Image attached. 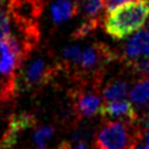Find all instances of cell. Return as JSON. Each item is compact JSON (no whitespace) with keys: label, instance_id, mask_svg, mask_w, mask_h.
Segmentation results:
<instances>
[{"label":"cell","instance_id":"22","mask_svg":"<svg viewBox=\"0 0 149 149\" xmlns=\"http://www.w3.org/2000/svg\"><path fill=\"white\" fill-rule=\"evenodd\" d=\"M138 149H149V147L148 146H144V147H139Z\"/></svg>","mask_w":149,"mask_h":149},{"label":"cell","instance_id":"7","mask_svg":"<svg viewBox=\"0 0 149 149\" xmlns=\"http://www.w3.org/2000/svg\"><path fill=\"white\" fill-rule=\"evenodd\" d=\"M32 123H34V118L26 113L11 117L9 127L1 139V143H0V149H10L16 143L19 134L24 129L29 128Z\"/></svg>","mask_w":149,"mask_h":149},{"label":"cell","instance_id":"23","mask_svg":"<svg viewBox=\"0 0 149 149\" xmlns=\"http://www.w3.org/2000/svg\"><path fill=\"white\" fill-rule=\"evenodd\" d=\"M147 29L149 30V19H148V22H147Z\"/></svg>","mask_w":149,"mask_h":149},{"label":"cell","instance_id":"12","mask_svg":"<svg viewBox=\"0 0 149 149\" xmlns=\"http://www.w3.org/2000/svg\"><path fill=\"white\" fill-rule=\"evenodd\" d=\"M128 92V83L125 81H114L109 83L103 91V98L107 102H113L122 100L127 96Z\"/></svg>","mask_w":149,"mask_h":149},{"label":"cell","instance_id":"24","mask_svg":"<svg viewBox=\"0 0 149 149\" xmlns=\"http://www.w3.org/2000/svg\"><path fill=\"white\" fill-rule=\"evenodd\" d=\"M124 149H132V148H124Z\"/></svg>","mask_w":149,"mask_h":149},{"label":"cell","instance_id":"6","mask_svg":"<svg viewBox=\"0 0 149 149\" xmlns=\"http://www.w3.org/2000/svg\"><path fill=\"white\" fill-rule=\"evenodd\" d=\"M124 55L133 62L141 61L149 56V30L137 32L124 46Z\"/></svg>","mask_w":149,"mask_h":149},{"label":"cell","instance_id":"5","mask_svg":"<svg viewBox=\"0 0 149 149\" xmlns=\"http://www.w3.org/2000/svg\"><path fill=\"white\" fill-rule=\"evenodd\" d=\"M100 113L101 117L104 119L123 118V120H127V122H136L138 119V113L134 109L132 102L127 100L108 102L101 107Z\"/></svg>","mask_w":149,"mask_h":149},{"label":"cell","instance_id":"8","mask_svg":"<svg viewBox=\"0 0 149 149\" xmlns=\"http://www.w3.org/2000/svg\"><path fill=\"white\" fill-rule=\"evenodd\" d=\"M100 97L91 92H81L74 98V109L78 117H92L100 111Z\"/></svg>","mask_w":149,"mask_h":149},{"label":"cell","instance_id":"21","mask_svg":"<svg viewBox=\"0 0 149 149\" xmlns=\"http://www.w3.org/2000/svg\"><path fill=\"white\" fill-rule=\"evenodd\" d=\"M144 141H146V144L149 147V129H147L146 134H144Z\"/></svg>","mask_w":149,"mask_h":149},{"label":"cell","instance_id":"9","mask_svg":"<svg viewBox=\"0 0 149 149\" xmlns=\"http://www.w3.org/2000/svg\"><path fill=\"white\" fill-rule=\"evenodd\" d=\"M50 76V68L45 65L42 58H36L34 60L25 73V82L29 86H37L41 85L49 80Z\"/></svg>","mask_w":149,"mask_h":149},{"label":"cell","instance_id":"15","mask_svg":"<svg viewBox=\"0 0 149 149\" xmlns=\"http://www.w3.org/2000/svg\"><path fill=\"white\" fill-rule=\"evenodd\" d=\"M54 136V128L45 125V127H40L39 129H36V132L34 133V142L36 144L37 149H46V144L47 141Z\"/></svg>","mask_w":149,"mask_h":149},{"label":"cell","instance_id":"19","mask_svg":"<svg viewBox=\"0 0 149 149\" xmlns=\"http://www.w3.org/2000/svg\"><path fill=\"white\" fill-rule=\"evenodd\" d=\"M58 149H86V143L85 142H80L77 144L74 148H71V144H68V143H63L61 147H60Z\"/></svg>","mask_w":149,"mask_h":149},{"label":"cell","instance_id":"20","mask_svg":"<svg viewBox=\"0 0 149 149\" xmlns=\"http://www.w3.org/2000/svg\"><path fill=\"white\" fill-rule=\"evenodd\" d=\"M142 127L144 129H149V111L146 112L144 117L142 118Z\"/></svg>","mask_w":149,"mask_h":149},{"label":"cell","instance_id":"11","mask_svg":"<svg viewBox=\"0 0 149 149\" xmlns=\"http://www.w3.org/2000/svg\"><path fill=\"white\" fill-rule=\"evenodd\" d=\"M77 5L78 13L85 19H102V13L106 10V0H80Z\"/></svg>","mask_w":149,"mask_h":149},{"label":"cell","instance_id":"3","mask_svg":"<svg viewBox=\"0 0 149 149\" xmlns=\"http://www.w3.org/2000/svg\"><path fill=\"white\" fill-rule=\"evenodd\" d=\"M44 10V0H9L8 13L20 27L39 25Z\"/></svg>","mask_w":149,"mask_h":149},{"label":"cell","instance_id":"2","mask_svg":"<svg viewBox=\"0 0 149 149\" xmlns=\"http://www.w3.org/2000/svg\"><path fill=\"white\" fill-rule=\"evenodd\" d=\"M133 123L127 120L108 122L97 134V149H134L142 139L143 133L142 127Z\"/></svg>","mask_w":149,"mask_h":149},{"label":"cell","instance_id":"10","mask_svg":"<svg viewBox=\"0 0 149 149\" xmlns=\"http://www.w3.org/2000/svg\"><path fill=\"white\" fill-rule=\"evenodd\" d=\"M77 14V1L72 3L71 0H57L51 5V16H52L55 24H61V22L68 20Z\"/></svg>","mask_w":149,"mask_h":149},{"label":"cell","instance_id":"1","mask_svg":"<svg viewBox=\"0 0 149 149\" xmlns=\"http://www.w3.org/2000/svg\"><path fill=\"white\" fill-rule=\"evenodd\" d=\"M149 17V0H133L117 6L104 16V30L116 40L134 34Z\"/></svg>","mask_w":149,"mask_h":149},{"label":"cell","instance_id":"18","mask_svg":"<svg viewBox=\"0 0 149 149\" xmlns=\"http://www.w3.org/2000/svg\"><path fill=\"white\" fill-rule=\"evenodd\" d=\"M128 1H133V0H106V11L109 13L117 6L122 5L124 3H128Z\"/></svg>","mask_w":149,"mask_h":149},{"label":"cell","instance_id":"16","mask_svg":"<svg viewBox=\"0 0 149 149\" xmlns=\"http://www.w3.org/2000/svg\"><path fill=\"white\" fill-rule=\"evenodd\" d=\"M81 49L78 46H68L63 50V57L68 60V61H73L74 63L77 62V60L81 56Z\"/></svg>","mask_w":149,"mask_h":149},{"label":"cell","instance_id":"17","mask_svg":"<svg viewBox=\"0 0 149 149\" xmlns=\"http://www.w3.org/2000/svg\"><path fill=\"white\" fill-rule=\"evenodd\" d=\"M134 66H136V68L138 71H141L143 73H146L147 76H149V57L134 62Z\"/></svg>","mask_w":149,"mask_h":149},{"label":"cell","instance_id":"13","mask_svg":"<svg viewBox=\"0 0 149 149\" xmlns=\"http://www.w3.org/2000/svg\"><path fill=\"white\" fill-rule=\"evenodd\" d=\"M130 101L136 104L149 103V78L139 81L130 91Z\"/></svg>","mask_w":149,"mask_h":149},{"label":"cell","instance_id":"14","mask_svg":"<svg viewBox=\"0 0 149 149\" xmlns=\"http://www.w3.org/2000/svg\"><path fill=\"white\" fill-rule=\"evenodd\" d=\"M100 24H101V19H85L82 24L74 30L72 36L74 39H83V37H87L100 26Z\"/></svg>","mask_w":149,"mask_h":149},{"label":"cell","instance_id":"4","mask_svg":"<svg viewBox=\"0 0 149 149\" xmlns=\"http://www.w3.org/2000/svg\"><path fill=\"white\" fill-rule=\"evenodd\" d=\"M109 58H112L109 49L103 44H95L82 51L76 65L82 70L90 71L95 70L102 62H107Z\"/></svg>","mask_w":149,"mask_h":149}]
</instances>
